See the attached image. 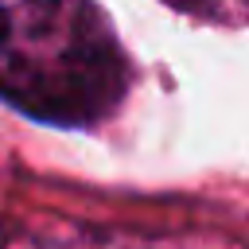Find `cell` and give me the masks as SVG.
<instances>
[{
	"label": "cell",
	"mask_w": 249,
	"mask_h": 249,
	"mask_svg": "<svg viewBox=\"0 0 249 249\" xmlns=\"http://www.w3.org/2000/svg\"><path fill=\"white\" fill-rule=\"evenodd\" d=\"M167 4L187 16L214 19V23H245L249 19V0H167Z\"/></svg>",
	"instance_id": "obj_2"
},
{
	"label": "cell",
	"mask_w": 249,
	"mask_h": 249,
	"mask_svg": "<svg viewBox=\"0 0 249 249\" xmlns=\"http://www.w3.org/2000/svg\"><path fill=\"white\" fill-rule=\"evenodd\" d=\"M128 86V54L93 0H0V101L43 124L93 128Z\"/></svg>",
	"instance_id": "obj_1"
}]
</instances>
